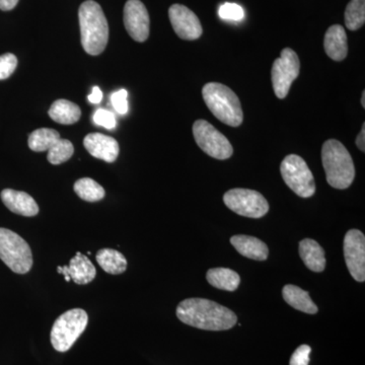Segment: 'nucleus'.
Wrapping results in <instances>:
<instances>
[{
  "label": "nucleus",
  "mask_w": 365,
  "mask_h": 365,
  "mask_svg": "<svg viewBox=\"0 0 365 365\" xmlns=\"http://www.w3.org/2000/svg\"><path fill=\"white\" fill-rule=\"evenodd\" d=\"M177 317L186 325L207 331L230 330L237 322L234 312L205 299L182 300L177 307Z\"/></svg>",
  "instance_id": "nucleus-1"
},
{
  "label": "nucleus",
  "mask_w": 365,
  "mask_h": 365,
  "mask_svg": "<svg viewBox=\"0 0 365 365\" xmlns=\"http://www.w3.org/2000/svg\"><path fill=\"white\" fill-rule=\"evenodd\" d=\"M78 19L85 51L93 56L104 52L109 40V26L100 4L86 0L79 7Z\"/></svg>",
  "instance_id": "nucleus-2"
},
{
  "label": "nucleus",
  "mask_w": 365,
  "mask_h": 365,
  "mask_svg": "<svg viewBox=\"0 0 365 365\" xmlns=\"http://www.w3.org/2000/svg\"><path fill=\"white\" fill-rule=\"evenodd\" d=\"M327 182L335 189H347L355 178L354 163L349 151L336 139H329L322 148Z\"/></svg>",
  "instance_id": "nucleus-3"
},
{
  "label": "nucleus",
  "mask_w": 365,
  "mask_h": 365,
  "mask_svg": "<svg viewBox=\"0 0 365 365\" xmlns=\"http://www.w3.org/2000/svg\"><path fill=\"white\" fill-rule=\"evenodd\" d=\"M202 96L210 112L222 123L239 127L244 120L241 102L228 86L209 83L203 86Z\"/></svg>",
  "instance_id": "nucleus-4"
},
{
  "label": "nucleus",
  "mask_w": 365,
  "mask_h": 365,
  "mask_svg": "<svg viewBox=\"0 0 365 365\" xmlns=\"http://www.w3.org/2000/svg\"><path fill=\"white\" fill-rule=\"evenodd\" d=\"M88 317L81 309H72L62 314L52 327L50 339L53 347L59 352H66L86 330Z\"/></svg>",
  "instance_id": "nucleus-5"
},
{
  "label": "nucleus",
  "mask_w": 365,
  "mask_h": 365,
  "mask_svg": "<svg viewBox=\"0 0 365 365\" xmlns=\"http://www.w3.org/2000/svg\"><path fill=\"white\" fill-rule=\"evenodd\" d=\"M0 260L14 273L26 274L33 266L32 250L21 235L0 227Z\"/></svg>",
  "instance_id": "nucleus-6"
},
{
  "label": "nucleus",
  "mask_w": 365,
  "mask_h": 365,
  "mask_svg": "<svg viewBox=\"0 0 365 365\" xmlns=\"http://www.w3.org/2000/svg\"><path fill=\"white\" fill-rule=\"evenodd\" d=\"M280 172L285 184L297 195L302 198H309L316 192V184L309 165L299 155H289L283 160Z\"/></svg>",
  "instance_id": "nucleus-7"
},
{
  "label": "nucleus",
  "mask_w": 365,
  "mask_h": 365,
  "mask_svg": "<svg viewBox=\"0 0 365 365\" xmlns=\"http://www.w3.org/2000/svg\"><path fill=\"white\" fill-rule=\"evenodd\" d=\"M193 135L197 145L216 160H227L234 153V148L227 137L205 120H197L193 125Z\"/></svg>",
  "instance_id": "nucleus-8"
},
{
  "label": "nucleus",
  "mask_w": 365,
  "mask_h": 365,
  "mask_svg": "<svg viewBox=\"0 0 365 365\" xmlns=\"http://www.w3.org/2000/svg\"><path fill=\"white\" fill-rule=\"evenodd\" d=\"M223 202L237 215L249 218L263 217L269 211L268 201L255 190H230L223 195Z\"/></svg>",
  "instance_id": "nucleus-9"
},
{
  "label": "nucleus",
  "mask_w": 365,
  "mask_h": 365,
  "mask_svg": "<svg viewBox=\"0 0 365 365\" xmlns=\"http://www.w3.org/2000/svg\"><path fill=\"white\" fill-rule=\"evenodd\" d=\"M300 62L294 50L285 48L279 58L274 61L271 78L276 97L282 100L287 97L290 86L299 76Z\"/></svg>",
  "instance_id": "nucleus-10"
},
{
  "label": "nucleus",
  "mask_w": 365,
  "mask_h": 365,
  "mask_svg": "<svg viewBox=\"0 0 365 365\" xmlns=\"http://www.w3.org/2000/svg\"><path fill=\"white\" fill-rule=\"evenodd\" d=\"M344 257L348 270L355 280H365V237L359 230H350L344 237Z\"/></svg>",
  "instance_id": "nucleus-11"
},
{
  "label": "nucleus",
  "mask_w": 365,
  "mask_h": 365,
  "mask_svg": "<svg viewBox=\"0 0 365 365\" xmlns=\"http://www.w3.org/2000/svg\"><path fill=\"white\" fill-rule=\"evenodd\" d=\"M124 25L136 42H145L150 36V14L140 0H128L124 6Z\"/></svg>",
  "instance_id": "nucleus-12"
},
{
  "label": "nucleus",
  "mask_w": 365,
  "mask_h": 365,
  "mask_svg": "<svg viewBox=\"0 0 365 365\" xmlns=\"http://www.w3.org/2000/svg\"><path fill=\"white\" fill-rule=\"evenodd\" d=\"M173 29L182 40L194 41L202 35L203 29L198 16L188 7L182 4H173L169 9Z\"/></svg>",
  "instance_id": "nucleus-13"
},
{
  "label": "nucleus",
  "mask_w": 365,
  "mask_h": 365,
  "mask_svg": "<svg viewBox=\"0 0 365 365\" xmlns=\"http://www.w3.org/2000/svg\"><path fill=\"white\" fill-rule=\"evenodd\" d=\"M57 272L62 274L67 282L72 280L79 285H86L95 279L97 270L90 259L78 252L69 262V266L57 267Z\"/></svg>",
  "instance_id": "nucleus-14"
},
{
  "label": "nucleus",
  "mask_w": 365,
  "mask_h": 365,
  "mask_svg": "<svg viewBox=\"0 0 365 365\" xmlns=\"http://www.w3.org/2000/svg\"><path fill=\"white\" fill-rule=\"evenodd\" d=\"M83 145L91 157L104 162L114 163L119 155V144L116 139L104 134H88L83 139Z\"/></svg>",
  "instance_id": "nucleus-15"
},
{
  "label": "nucleus",
  "mask_w": 365,
  "mask_h": 365,
  "mask_svg": "<svg viewBox=\"0 0 365 365\" xmlns=\"http://www.w3.org/2000/svg\"><path fill=\"white\" fill-rule=\"evenodd\" d=\"M0 197L4 205L16 215L31 217L39 213V206L37 202L26 192L4 189Z\"/></svg>",
  "instance_id": "nucleus-16"
},
{
  "label": "nucleus",
  "mask_w": 365,
  "mask_h": 365,
  "mask_svg": "<svg viewBox=\"0 0 365 365\" xmlns=\"http://www.w3.org/2000/svg\"><path fill=\"white\" fill-rule=\"evenodd\" d=\"M324 48L326 54L335 61H342L347 56V35L344 28L340 25H334L327 30Z\"/></svg>",
  "instance_id": "nucleus-17"
},
{
  "label": "nucleus",
  "mask_w": 365,
  "mask_h": 365,
  "mask_svg": "<svg viewBox=\"0 0 365 365\" xmlns=\"http://www.w3.org/2000/svg\"><path fill=\"white\" fill-rule=\"evenodd\" d=\"M230 242L240 254L252 260L265 261L268 258L267 245L257 237L245 235H234Z\"/></svg>",
  "instance_id": "nucleus-18"
},
{
  "label": "nucleus",
  "mask_w": 365,
  "mask_h": 365,
  "mask_svg": "<svg viewBox=\"0 0 365 365\" xmlns=\"http://www.w3.org/2000/svg\"><path fill=\"white\" fill-rule=\"evenodd\" d=\"M299 255L304 265L309 270L314 272H323L325 270V251L314 240H302L299 242Z\"/></svg>",
  "instance_id": "nucleus-19"
},
{
  "label": "nucleus",
  "mask_w": 365,
  "mask_h": 365,
  "mask_svg": "<svg viewBox=\"0 0 365 365\" xmlns=\"http://www.w3.org/2000/svg\"><path fill=\"white\" fill-rule=\"evenodd\" d=\"M282 295L285 302L297 311L309 314L318 313V307L309 297V292H304L302 288L292 284L285 285L282 289Z\"/></svg>",
  "instance_id": "nucleus-20"
},
{
  "label": "nucleus",
  "mask_w": 365,
  "mask_h": 365,
  "mask_svg": "<svg viewBox=\"0 0 365 365\" xmlns=\"http://www.w3.org/2000/svg\"><path fill=\"white\" fill-rule=\"evenodd\" d=\"M48 114L53 121L57 123L71 125L81 119V110L78 105L71 101L57 100L53 103Z\"/></svg>",
  "instance_id": "nucleus-21"
},
{
  "label": "nucleus",
  "mask_w": 365,
  "mask_h": 365,
  "mask_svg": "<svg viewBox=\"0 0 365 365\" xmlns=\"http://www.w3.org/2000/svg\"><path fill=\"white\" fill-rule=\"evenodd\" d=\"M209 284L225 292H235L241 283L239 274L232 269L212 268L206 274Z\"/></svg>",
  "instance_id": "nucleus-22"
},
{
  "label": "nucleus",
  "mask_w": 365,
  "mask_h": 365,
  "mask_svg": "<svg viewBox=\"0 0 365 365\" xmlns=\"http://www.w3.org/2000/svg\"><path fill=\"white\" fill-rule=\"evenodd\" d=\"M98 265L105 272L118 275L124 273L127 269V260L124 255L113 249H102L96 256Z\"/></svg>",
  "instance_id": "nucleus-23"
},
{
  "label": "nucleus",
  "mask_w": 365,
  "mask_h": 365,
  "mask_svg": "<svg viewBox=\"0 0 365 365\" xmlns=\"http://www.w3.org/2000/svg\"><path fill=\"white\" fill-rule=\"evenodd\" d=\"M60 139L59 132L50 128L37 129L29 137V146L36 153L48 151Z\"/></svg>",
  "instance_id": "nucleus-24"
},
{
  "label": "nucleus",
  "mask_w": 365,
  "mask_h": 365,
  "mask_svg": "<svg viewBox=\"0 0 365 365\" xmlns=\"http://www.w3.org/2000/svg\"><path fill=\"white\" fill-rule=\"evenodd\" d=\"M74 191L79 198L86 202H97L105 197V190L98 182L91 178H83L76 182L73 187Z\"/></svg>",
  "instance_id": "nucleus-25"
},
{
  "label": "nucleus",
  "mask_w": 365,
  "mask_h": 365,
  "mask_svg": "<svg viewBox=\"0 0 365 365\" xmlns=\"http://www.w3.org/2000/svg\"><path fill=\"white\" fill-rule=\"evenodd\" d=\"M345 25L348 30L357 31L365 23V0H351L345 9Z\"/></svg>",
  "instance_id": "nucleus-26"
},
{
  "label": "nucleus",
  "mask_w": 365,
  "mask_h": 365,
  "mask_svg": "<svg viewBox=\"0 0 365 365\" xmlns=\"http://www.w3.org/2000/svg\"><path fill=\"white\" fill-rule=\"evenodd\" d=\"M74 148L71 141L60 138L54 145L48 150V162L52 165H60L67 162L73 155Z\"/></svg>",
  "instance_id": "nucleus-27"
},
{
  "label": "nucleus",
  "mask_w": 365,
  "mask_h": 365,
  "mask_svg": "<svg viewBox=\"0 0 365 365\" xmlns=\"http://www.w3.org/2000/svg\"><path fill=\"white\" fill-rule=\"evenodd\" d=\"M18 66V59L11 53L0 56V81L9 78Z\"/></svg>",
  "instance_id": "nucleus-28"
},
{
  "label": "nucleus",
  "mask_w": 365,
  "mask_h": 365,
  "mask_svg": "<svg viewBox=\"0 0 365 365\" xmlns=\"http://www.w3.org/2000/svg\"><path fill=\"white\" fill-rule=\"evenodd\" d=\"M93 122L100 126L105 127L106 129H109V130L114 129L117 125L115 115L105 109H98L93 114Z\"/></svg>",
  "instance_id": "nucleus-29"
},
{
  "label": "nucleus",
  "mask_w": 365,
  "mask_h": 365,
  "mask_svg": "<svg viewBox=\"0 0 365 365\" xmlns=\"http://www.w3.org/2000/svg\"><path fill=\"white\" fill-rule=\"evenodd\" d=\"M220 16L223 20L241 21L244 18V11L235 4H225L220 6Z\"/></svg>",
  "instance_id": "nucleus-30"
},
{
  "label": "nucleus",
  "mask_w": 365,
  "mask_h": 365,
  "mask_svg": "<svg viewBox=\"0 0 365 365\" xmlns=\"http://www.w3.org/2000/svg\"><path fill=\"white\" fill-rule=\"evenodd\" d=\"M128 93L126 90H120L113 93L111 102L113 107L119 114L124 115L128 112Z\"/></svg>",
  "instance_id": "nucleus-31"
},
{
  "label": "nucleus",
  "mask_w": 365,
  "mask_h": 365,
  "mask_svg": "<svg viewBox=\"0 0 365 365\" xmlns=\"http://www.w3.org/2000/svg\"><path fill=\"white\" fill-rule=\"evenodd\" d=\"M312 348L309 345H302L297 348L290 359L289 365H309Z\"/></svg>",
  "instance_id": "nucleus-32"
},
{
  "label": "nucleus",
  "mask_w": 365,
  "mask_h": 365,
  "mask_svg": "<svg viewBox=\"0 0 365 365\" xmlns=\"http://www.w3.org/2000/svg\"><path fill=\"white\" fill-rule=\"evenodd\" d=\"M103 100V93L102 91L100 90V88L98 86H95L93 88V93L88 96V101L91 103V104H100Z\"/></svg>",
  "instance_id": "nucleus-33"
},
{
  "label": "nucleus",
  "mask_w": 365,
  "mask_h": 365,
  "mask_svg": "<svg viewBox=\"0 0 365 365\" xmlns=\"http://www.w3.org/2000/svg\"><path fill=\"white\" fill-rule=\"evenodd\" d=\"M19 0H0V9L9 11L14 9L18 4Z\"/></svg>",
  "instance_id": "nucleus-34"
},
{
  "label": "nucleus",
  "mask_w": 365,
  "mask_h": 365,
  "mask_svg": "<svg viewBox=\"0 0 365 365\" xmlns=\"http://www.w3.org/2000/svg\"><path fill=\"white\" fill-rule=\"evenodd\" d=\"M356 143L357 148H359L362 153L365 151V124L362 125L361 131L359 132V136L356 137Z\"/></svg>",
  "instance_id": "nucleus-35"
},
{
  "label": "nucleus",
  "mask_w": 365,
  "mask_h": 365,
  "mask_svg": "<svg viewBox=\"0 0 365 365\" xmlns=\"http://www.w3.org/2000/svg\"><path fill=\"white\" fill-rule=\"evenodd\" d=\"M361 105H362V108H365V91H364V93H362Z\"/></svg>",
  "instance_id": "nucleus-36"
}]
</instances>
